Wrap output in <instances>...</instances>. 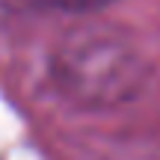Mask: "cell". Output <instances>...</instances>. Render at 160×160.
<instances>
[{
	"label": "cell",
	"mask_w": 160,
	"mask_h": 160,
	"mask_svg": "<svg viewBox=\"0 0 160 160\" xmlns=\"http://www.w3.org/2000/svg\"><path fill=\"white\" fill-rule=\"evenodd\" d=\"M51 74L57 89L80 110H116L145 89L151 65L122 27L89 21L65 33Z\"/></svg>",
	"instance_id": "1"
},
{
	"label": "cell",
	"mask_w": 160,
	"mask_h": 160,
	"mask_svg": "<svg viewBox=\"0 0 160 160\" xmlns=\"http://www.w3.org/2000/svg\"><path fill=\"white\" fill-rule=\"evenodd\" d=\"M48 3L59 6V9H68V12H92L98 6L110 3V0H48Z\"/></svg>",
	"instance_id": "2"
}]
</instances>
